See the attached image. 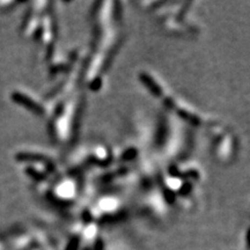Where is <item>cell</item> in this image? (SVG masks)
<instances>
[{
  "instance_id": "cell-1",
  "label": "cell",
  "mask_w": 250,
  "mask_h": 250,
  "mask_svg": "<svg viewBox=\"0 0 250 250\" xmlns=\"http://www.w3.org/2000/svg\"><path fill=\"white\" fill-rule=\"evenodd\" d=\"M56 192L62 198H71V197H73V195H76V184H73L72 182L61 183L57 187Z\"/></svg>"
}]
</instances>
